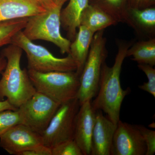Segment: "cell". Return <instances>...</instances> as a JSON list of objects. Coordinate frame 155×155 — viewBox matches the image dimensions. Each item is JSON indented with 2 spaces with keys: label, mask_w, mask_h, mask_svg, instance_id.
I'll list each match as a JSON object with an SVG mask.
<instances>
[{
  "label": "cell",
  "mask_w": 155,
  "mask_h": 155,
  "mask_svg": "<svg viewBox=\"0 0 155 155\" xmlns=\"http://www.w3.org/2000/svg\"><path fill=\"white\" fill-rule=\"evenodd\" d=\"M131 42L119 41L118 52L112 67H108L105 62L101 71L98 91L91 102L95 111L101 110L114 124L120 120V113L123 100L129 92V89H122L120 76L122 64L127 57V50L132 45Z\"/></svg>",
  "instance_id": "cell-1"
},
{
  "label": "cell",
  "mask_w": 155,
  "mask_h": 155,
  "mask_svg": "<svg viewBox=\"0 0 155 155\" xmlns=\"http://www.w3.org/2000/svg\"><path fill=\"white\" fill-rule=\"evenodd\" d=\"M22 50L13 44L4 49L2 55L7 61L0 79V101L3 98L17 109L31 97L36 91L26 69H22L20 61Z\"/></svg>",
  "instance_id": "cell-2"
},
{
  "label": "cell",
  "mask_w": 155,
  "mask_h": 155,
  "mask_svg": "<svg viewBox=\"0 0 155 155\" xmlns=\"http://www.w3.org/2000/svg\"><path fill=\"white\" fill-rule=\"evenodd\" d=\"M28 73L36 91L61 104L77 98L80 76L75 71L42 72L28 69Z\"/></svg>",
  "instance_id": "cell-3"
},
{
  "label": "cell",
  "mask_w": 155,
  "mask_h": 155,
  "mask_svg": "<svg viewBox=\"0 0 155 155\" xmlns=\"http://www.w3.org/2000/svg\"><path fill=\"white\" fill-rule=\"evenodd\" d=\"M104 30L96 32L91 45L88 56L79 77V89L77 98L80 104L91 101L98 91L101 71L107 56V40Z\"/></svg>",
  "instance_id": "cell-4"
},
{
  "label": "cell",
  "mask_w": 155,
  "mask_h": 155,
  "mask_svg": "<svg viewBox=\"0 0 155 155\" xmlns=\"http://www.w3.org/2000/svg\"><path fill=\"white\" fill-rule=\"evenodd\" d=\"M62 7L55 5L45 12L28 18L22 33L28 39L45 41L57 46L62 54H68L71 41L61 34Z\"/></svg>",
  "instance_id": "cell-5"
},
{
  "label": "cell",
  "mask_w": 155,
  "mask_h": 155,
  "mask_svg": "<svg viewBox=\"0 0 155 155\" xmlns=\"http://www.w3.org/2000/svg\"><path fill=\"white\" fill-rule=\"evenodd\" d=\"M11 44L19 47L25 52L28 60V69L42 72H72L77 69L75 61L70 55L65 58H57L46 48L35 44L28 39L22 30L14 35Z\"/></svg>",
  "instance_id": "cell-6"
},
{
  "label": "cell",
  "mask_w": 155,
  "mask_h": 155,
  "mask_svg": "<svg viewBox=\"0 0 155 155\" xmlns=\"http://www.w3.org/2000/svg\"><path fill=\"white\" fill-rule=\"evenodd\" d=\"M80 107L77 98L61 104L48 127L41 134L44 145L51 149L63 142L74 139Z\"/></svg>",
  "instance_id": "cell-7"
},
{
  "label": "cell",
  "mask_w": 155,
  "mask_h": 155,
  "mask_svg": "<svg viewBox=\"0 0 155 155\" xmlns=\"http://www.w3.org/2000/svg\"><path fill=\"white\" fill-rule=\"evenodd\" d=\"M61 104L41 93H36L17 109L21 124L41 134Z\"/></svg>",
  "instance_id": "cell-8"
},
{
  "label": "cell",
  "mask_w": 155,
  "mask_h": 155,
  "mask_svg": "<svg viewBox=\"0 0 155 155\" xmlns=\"http://www.w3.org/2000/svg\"><path fill=\"white\" fill-rule=\"evenodd\" d=\"M147 147L136 125L119 120L111 150L113 155H145Z\"/></svg>",
  "instance_id": "cell-9"
},
{
  "label": "cell",
  "mask_w": 155,
  "mask_h": 155,
  "mask_svg": "<svg viewBox=\"0 0 155 155\" xmlns=\"http://www.w3.org/2000/svg\"><path fill=\"white\" fill-rule=\"evenodd\" d=\"M41 144H43L41 135L22 124L14 125L0 137V147L11 155H19Z\"/></svg>",
  "instance_id": "cell-10"
},
{
  "label": "cell",
  "mask_w": 155,
  "mask_h": 155,
  "mask_svg": "<svg viewBox=\"0 0 155 155\" xmlns=\"http://www.w3.org/2000/svg\"><path fill=\"white\" fill-rule=\"evenodd\" d=\"M116 126L117 124L104 116L102 111H95L91 155H111Z\"/></svg>",
  "instance_id": "cell-11"
},
{
  "label": "cell",
  "mask_w": 155,
  "mask_h": 155,
  "mask_svg": "<svg viewBox=\"0 0 155 155\" xmlns=\"http://www.w3.org/2000/svg\"><path fill=\"white\" fill-rule=\"evenodd\" d=\"M95 115V111L92 107L91 101L80 105L76 117L74 140L83 155H91Z\"/></svg>",
  "instance_id": "cell-12"
},
{
  "label": "cell",
  "mask_w": 155,
  "mask_h": 155,
  "mask_svg": "<svg viewBox=\"0 0 155 155\" xmlns=\"http://www.w3.org/2000/svg\"><path fill=\"white\" fill-rule=\"evenodd\" d=\"M46 10L37 0H0V22L30 18Z\"/></svg>",
  "instance_id": "cell-13"
},
{
  "label": "cell",
  "mask_w": 155,
  "mask_h": 155,
  "mask_svg": "<svg viewBox=\"0 0 155 155\" xmlns=\"http://www.w3.org/2000/svg\"><path fill=\"white\" fill-rule=\"evenodd\" d=\"M78 28V32L70 45L68 54L70 55L75 61L77 66L75 72L80 76L88 56L95 33L84 25H80Z\"/></svg>",
  "instance_id": "cell-14"
},
{
  "label": "cell",
  "mask_w": 155,
  "mask_h": 155,
  "mask_svg": "<svg viewBox=\"0 0 155 155\" xmlns=\"http://www.w3.org/2000/svg\"><path fill=\"white\" fill-rule=\"evenodd\" d=\"M89 0H69L67 7L61 11V24L67 32L68 39L73 41L80 25V19Z\"/></svg>",
  "instance_id": "cell-15"
},
{
  "label": "cell",
  "mask_w": 155,
  "mask_h": 155,
  "mask_svg": "<svg viewBox=\"0 0 155 155\" xmlns=\"http://www.w3.org/2000/svg\"><path fill=\"white\" fill-rule=\"evenodd\" d=\"M117 23L116 19L102 10L89 4L83 11L80 19V25L85 26L94 33Z\"/></svg>",
  "instance_id": "cell-16"
},
{
  "label": "cell",
  "mask_w": 155,
  "mask_h": 155,
  "mask_svg": "<svg viewBox=\"0 0 155 155\" xmlns=\"http://www.w3.org/2000/svg\"><path fill=\"white\" fill-rule=\"evenodd\" d=\"M131 27L137 33L153 35L155 32V8L139 9L128 8Z\"/></svg>",
  "instance_id": "cell-17"
},
{
  "label": "cell",
  "mask_w": 155,
  "mask_h": 155,
  "mask_svg": "<svg viewBox=\"0 0 155 155\" xmlns=\"http://www.w3.org/2000/svg\"><path fill=\"white\" fill-rule=\"evenodd\" d=\"M132 57V60L138 64L155 65V38L135 43L127 50V57Z\"/></svg>",
  "instance_id": "cell-18"
},
{
  "label": "cell",
  "mask_w": 155,
  "mask_h": 155,
  "mask_svg": "<svg viewBox=\"0 0 155 155\" xmlns=\"http://www.w3.org/2000/svg\"><path fill=\"white\" fill-rule=\"evenodd\" d=\"M102 4L98 6L116 19L117 22H124L131 27L128 9L125 7L126 0H101Z\"/></svg>",
  "instance_id": "cell-19"
},
{
  "label": "cell",
  "mask_w": 155,
  "mask_h": 155,
  "mask_svg": "<svg viewBox=\"0 0 155 155\" xmlns=\"http://www.w3.org/2000/svg\"><path fill=\"white\" fill-rule=\"evenodd\" d=\"M28 18L14 19L0 22V48L11 44L14 35L25 28Z\"/></svg>",
  "instance_id": "cell-20"
},
{
  "label": "cell",
  "mask_w": 155,
  "mask_h": 155,
  "mask_svg": "<svg viewBox=\"0 0 155 155\" xmlns=\"http://www.w3.org/2000/svg\"><path fill=\"white\" fill-rule=\"evenodd\" d=\"M18 124H21V120L17 110L0 111V137Z\"/></svg>",
  "instance_id": "cell-21"
},
{
  "label": "cell",
  "mask_w": 155,
  "mask_h": 155,
  "mask_svg": "<svg viewBox=\"0 0 155 155\" xmlns=\"http://www.w3.org/2000/svg\"><path fill=\"white\" fill-rule=\"evenodd\" d=\"M51 149L52 155H83L74 139L61 143Z\"/></svg>",
  "instance_id": "cell-22"
},
{
  "label": "cell",
  "mask_w": 155,
  "mask_h": 155,
  "mask_svg": "<svg viewBox=\"0 0 155 155\" xmlns=\"http://www.w3.org/2000/svg\"><path fill=\"white\" fill-rule=\"evenodd\" d=\"M138 67L148 78V81L138 86L139 88L155 97V69L147 64H138Z\"/></svg>",
  "instance_id": "cell-23"
},
{
  "label": "cell",
  "mask_w": 155,
  "mask_h": 155,
  "mask_svg": "<svg viewBox=\"0 0 155 155\" xmlns=\"http://www.w3.org/2000/svg\"><path fill=\"white\" fill-rule=\"evenodd\" d=\"M143 138L147 147L145 155H153L155 153V131L143 125H136Z\"/></svg>",
  "instance_id": "cell-24"
},
{
  "label": "cell",
  "mask_w": 155,
  "mask_h": 155,
  "mask_svg": "<svg viewBox=\"0 0 155 155\" xmlns=\"http://www.w3.org/2000/svg\"><path fill=\"white\" fill-rule=\"evenodd\" d=\"M19 155H52L51 149L44 144L39 145L22 152Z\"/></svg>",
  "instance_id": "cell-25"
},
{
  "label": "cell",
  "mask_w": 155,
  "mask_h": 155,
  "mask_svg": "<svg viewBox=\"0 0 155 155\" xmlns=\"http://www.w3.org/2000/svg\"><path fill=\"white\" fill-rule=\"evenodd\" d=\"M128 8L139 9H144L147 7V0H130Z\"/></svg>",
  "instance_id": "cell-26"
},
{
  "label": "cell",
  "mask_w": 155,
  "mask_h": 155,
  "mask_svg": "<svg viewBox=\"0 0 155 155\" xmlns=\"http://www.w3.org/2000/svg\"><path fill=\"white\" fill-rule=\"evenodd\" d=\"M17 108L9 102L7 100L0 101V111L5 110H17Z\"/></svg>",
  "instance_id": "cell-27"
},
{
  "label": "cell",
  "mask_w": 155,
  "mask_h": 155,
  "mask_svg": "<svg viewBox=\"0 0 155 155\" xmlns=\"http://www.w3.org/2000/svg\"><path fill=\"white\" fill-rule=\"evenodd\" d=\"M46 10H48L55 5H54L52 0H37Z\"/></svg>",
  "instance_id": "cell-28"
},
{
  "label": "cell",
  "mask_w": 155,
  "mask_h": 155,
  "mask_svg": "<svg viewBox=\"0 0 155 155\" xmlns=\"http://www.w3.org/2000/svg\"><path fill=\"white\" fill-rule=\"evenodd\" d=\"M7 64V61L5 57L2 55L0 56V74L5 69Z\"/></svg>",
  "instance_id": "cell-29"
},
{
  "label": "cell",
  "mask_w": 155,
  "mask_h": 155,
  "mask_svg": "<svg viewBox=\"0 0 155 155\" xmlns=\"http://www.w3.org/2000/svg\"><path fill=\"white\" fill-rule=\"evenodd\" d=\"M67 0H52L54 5L56 6H59L62 8V6L66 2Z\"/></svg>",
  "instance_id": "cell-30"
},
{
  "label": "cell",
  "mask_w": 155,
  "mask_h": 155,
  "mask_svg": "<svg viewBox=\"0 0 155 155\" xmlns=\"http://www.w3.org/2000/svg\"><path fill=\"white\" fill-rule=\"evenodd\" d=\"M155 0H147L148 6H150V5H152L155 3Z\"/></svg>",
  "instance_id": "cell-31"
}]
</instances>
